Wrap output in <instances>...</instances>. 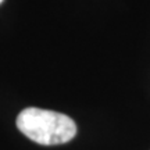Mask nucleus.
I'll return each instance as SVG.
<instances>
[{"label":"nucleus","instance_id":"obj_2","mask_svg":"<svg viewBox=\"0 0 150 150\" xmlns=\"http://www.w3.org/2000/svg\"><path fill=\"white\" fill-rule=\"evenodd\" d=\"M1 3H3V0H0V4H1Z\"/></svg>","mask_w":150,"mask_h":150},{"label":"nucleus","instance_id":"obj_1","mask_svg":"<svg viewBox=\"0 0 150 150\" xmlns=\"http://www.w3.org/2000/svg\"><path fill=\"white\" fill-rule=\"evenodd\" d=\"M17 128L31 140L45 146L67 143L76 135L72 118L38 107L22 110L17 117Z\"/></svg>","mask_w":150,"mask_h":150}]
</instances>
